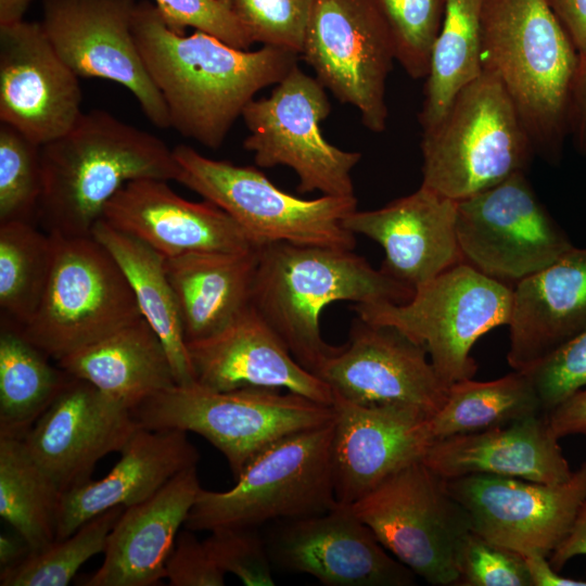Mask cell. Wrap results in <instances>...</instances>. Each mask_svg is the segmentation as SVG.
Returning <instances> with one entry per match:
<instances>
[{"mask_svg":"<svg viewBox=\"0 0 586 586\" xmlns=\"http://www.w3.org/2000/svg\"><path fill=\"white\" fill-rule=\"evenodd\" d=\"M132 34L170 127L208 149L221 146L256 93L282 80L300 58L271 46L238 49L199 30L176 34L148 0L137 2Z\"/></svg>","mask_w":586,"mask_h":586,"instance_id":"6da1fadb","label":"cell"},{"mask_svg":"<svg viewBox=\"0 0 586 586\" xmlns=\"http://www.w3.org/2000/svg\"><path fill=\"white\" fill-rule=\"evenodd\" d=\"M37 217L50 233L91 235L106 203L127 182L177 181L174 151L158 137L104 110L82 113L63 136L40 146Z\"/></svg>","mask_w":586,"mask_h":586,"instance_id":"7a4b0ae2","label":"cell"},{"mask_svg":"<svg viewBox=\"0 0 586 586\" xmlns=\"http://www.w3.org/2000/svg\"><path fill=\"white\" fill-rule=\"evenodd\" d=\"M481 63L509 95L535 155L558 164L579 54L547 2L485 0Z\"/></svg>","mask_w":586,"mask_h":586,"instance_id":"3957f363","label":"cell"},{"mask_svg":"<svg viewBox=\"0 0 586 586\" xmlns=\"http://www.w3.org/2000/svg\"><path fill=\"white\" fill-rule=\"evenodd\" d=\"M415 290L374 269L354 250L275 242L259 246L252 306L313 373L335 353L320 316L336 302L406 303Z\"/></svg>","mask_w":586,"mask_h":586,"instance_id":"277c9868","label":"cell"},{"mask_svg":"<svg viewBox=\"0 0 586 586\" xmlns=\"http://www.w3.org/2000/svg\"><path fill=\"white\" fill-rule=\"evenodd\" d=\"M420 146L421 186L454 201L526 173L535 155L506 90L484 71L434 126L422 130Z\"/></svg>","mask_w":586,"mask_h":586,"instance_id":"5b68a950","label":"cell"},{"mask_svg":"<svg viewBox=\"0 0 586 586\" xmlns=\"http://www.w3.org/2000/svg\"><path fill=\"white\" fill-rule=\"evenodd\" d=\"M152 430H181L206 438L226 458L235 480L247 463L277 441L334 420L332 405L279 388L215 391L196 382L175 385L133 410Z\"/></svg>","mask_w":586,"mask_h":586,"instance_id":"8992f818","label":"cell"},{"mask_svg":"<svg viewBox=\"0 0 586 586\" xmlns=\"http://www.w3.org/2000/svg\"><path fill=\"white\" fill-rule=\"evenodd\" d=\"M333 421L288 435L252 459L227 491L201 488L183 527L212 532L324 513L335 498Z\"/></svg>","mask_w":586,"mask_h":586,"instance_id":"52a82bcc","label":"cell"},{"mask_svg":"<svg viewBox=\"0 0 586 586\" xmlns=\"http://www.w3.org/2000/svg\"><path fill=\"white\" fill-rule=\"evenodd\" d=\"M173 151L180 169L177 182L226 212L254 245L288 242L354 250L355 234L343 221L357 209L355 195L302 199L253 166L213 160L187 144Z\"/></svg>","mask_w":586,"mask_h":586,"instance_id":"ba28073f","label":"cell"},{"mask_svg":"<svg viewBox=\"0 0 586 586\" xmlns=\"http://www.w3.org/2000/svg\"><path fill=\"white\" fill-rule=\"evenodd\" d=\"M513 286L461 262L415 290L406 303L355 304L368 322L392 326L422 345L446 386L472 379L474 343L489 330L509 323Z\"/></svg>","mask_w":586,"mask_h":586,"instance_id":"9c48e42d","label":"cell"},{"mask_svg":"<svg viewBox=\"0 0 586 586\" xmlns=\"http://www.w3.org/2000/svg\"><path fill=\"white\" fill-rule=\"evenodd\" d=\"M51 234L53 259L42 300L18 330L59 361L142 316L120 266L99 241Z\"/></svg>","mask_w":586,"mask_h":586,"instance_id":"30bf717a","label":"cell"},{"mask_svg":"<svg viewBox=\"0 0 586 586\" xmlns=\"http://www.w3.org/2000/svg\"><path fill=\"white\" fill-rule=\"evenodd\" d=\"M381 545L415 575L435 586L459 582V557L472 532L446 479L422 460L390 475L351 505Z\"/></svg>","mask_w":586,"mask_h":586,"instance_id":"8fae6325","label":"cell"},{"mask_svg":"<svg viewBox=\"0 0 586 586\" xmlns=\"http://www.w3.org/2000/svg\"><path fill=\"white\" fill-rule=\"evenodd\" d=\"M331 112L326 88L296 64L266 98L252 100L242 118L250 132L243 148L258 167L286 166L297 176V192L352 196V170L361 153L324 139L320 124Z\"/></svg>","mask_w":586,"mask_h":586,"instance_id":"7c38bea8","label":"cell"},{"mask_svg":"<svg viewBox=\"0 0 586 586\" xmlns=\"http://www.w3.org/2000/svg\"><path fill=\"white\" fill-rule=\"evenodd\" d=\"M456 227L462 262L509 285L548 267L574 246L525 173L457 201Z\"/></svg>","mask_w":586,"mask_h":586,"instance_id":"4fadbf2b","label":"cell"},{"mask_svg":"<svg viewBox=\"0 0 586 586\" xmlns=\"http://www.w3.org/2000/svg\"><path fill=\"white\" fill-rule=\"evenodd\" d=\"M317 80L353 105L373 132L386 128V79L395 60L387 25L373 0H316L300 54Z\"/></svg>","mask_w":586,"mask_h":586,"instance_id":"5bb4252c","label":"cell"},{"mask_svg":"<svg viewBox=\"0 0 586 586\" xmlns=\"http://www.w3.org/2000/svg\"><path fill=\"white\" fill-rule=\"evenodd\" d=\"M446 485L474 533L522 556L549 558L586 498V461L558 484L471 474L448 479Z\"/></svg>","mask_w":586,"mask_h":586,"instance_id":"9a60e30c","label":"cell"},{"mask_svg":"<svg viewBox=\"0 0 586 586\" xmlns=\"http://www.w3.org/2000/svg\"><path fill=\"white\" fill-rule=\"evenodd\" d=\"M136 0H43L41 25L68 67L84 78L127 88L146 118L170 128L165 101L151 79L132 34Z\"/></svg>","mask_w":586,"mask_h":586,"instance_id":"2e32d148","label":"cell"},{"mask_svg":"<svg viewBox=\"0 0 586 586\" xmlns=\"http://www.w3.org/2000/svg\"><path fill=\"white\" fill-rule=\"evenodd\" d=\"M426 349L398 329L357 316L348 341L316 371L334 395L366 405H403L432 417L448 386L437 375Z\"/></svg>","mask_w":586,"mask_h":586,"instance_id":"e0dca14e","label":"cell"},{"mask_svg":"<svg viewBox=\"0 0 586 586\" xmlns=\"http://www.w3.org/2000/svg\"><path fill=\"white\" fill-rule=\"evenodd\" d=\"M266 539L271 562L328 586H410L415 574L378 540L351 505L281 520Z\"/></svg>","mask_w":586,"mask_h":586,"instance_id":"ac0fdd59","label":"cell"},{"mask_svg":"<svg viewBox=\"0 0 586 586\" xmlns=\"http://www.w3.org/2000/svg\"><path fill=\"white\" fill-rule=\"evenodd\" d=\"M78 76L41 23L0 26V120L38 145L66 133L81 114Z\"/></svg>","mask_w":586,"mask_h":586,"instance_id":"d6986e66","label":"cell"},{"mask_svg":"<svg viewBox=\"0 0 586 586\" xmlns=\"http://www.w3.org/2000/svg\"><path fill=\"white\" fill-rule=\"evenodd\" d=\"M139 426L126 405L71 377L23 442L65 492L90 480L97 462L119 453Z\"/></svg>","mask_w":586,"mask_h":586,"instance_id":"ffe728a7","label":"cell"},{"mask_svg":"<svg viewBox=\"0 0 586 586\" xmlns=\"http://www.w3.org/2000/svg\"><path fill=\"white\" fill-rule=\"evenodd\" d=\"M331 464L337 502L352 505L422 460L434 442L430 416L403 405H366L333 394Z\"/></svg>","mask_w":586,"mask_h":586,"instance_id":"44dd1931","label":"cell"},{"mask_svg":"<svg viewBox=\"0 0 586 586\" xmlns=\"http://www.w3.org/2000/svg\"><path fill=\"white\" fill-rule=\"evenodd\" d=\"M101 219L165 258L258 247L221 208L207 200H186L162 179L143 178L125 183L106 203Z\"/></svg>","mask_w":586,"mask_h":586,"instance_id":"7402d4cb","label":"cell"},{"mask_svg":"<svg viewBox=\"0 0 586 586\" xmlns=\"http://www.w3.org/2000/svg\"><path fill=\"white\" fill-rule=\"evenodd\" d=\"M457 201L424 186L381 208L354 211L343 221L352 233L381 245V269L416 290L462 262Z\"/></svg>","mask_w":586,"mask_h":586,"instance_id":"603a6c76","label":"cell"},{"mask_svg":"<svg viewBox=\"0 0 586 586\" xmlns=\"http://www.w3.org/2000/svg\"><path fill=\"white\" fill-rule=\"evenodd\" d=\"M195 382L215 391L285 390L332 405L333 392L292 356L251 305L217 333L187 343Z\"/></svg>","mask_w":586,"mask_h":586,"instance_id":"cb8c5ba5","label":"cell"},{"mask_svg":"<svg viewBox=\"0 0 586 586\" xmlns=\"http://www.w3.org/2000/svg\"><path fill=\"white\" fill-rule=\"evenodd\" d=\"M508 327L507 360L523 372L586 330V247L514 284Z\"/></svg>","mask_w":586,"mask_h":586,"instance_id":"d4e9b609","label":"cell"},{"mask_svg":"<svg viewBox=\"0 0 586 586\" xmlns=\"http://www.w3.org/2000/svg\"><path fill=\"white\" fill-rule=\"evenodd\" d=\"M196 466L149 499L127 507L112 528L102 565L85 586H154L201 489Z\"/></svg>","mask_w":586,"mask_h":586,"instance_id":"484cf974","label":"cell"},{"mask_svg":"<svg viewBox=\"0 0 586 586\" xmlns=\"http://www.w3.org/2000/svg\"><path fill=\"white\" fill-rule=\"evenodd\" d=\"M119 454V460L104 477L90 479L62 493L55 539L71 536L85 522L113 507L127 508L149 499L200 459L187 432L141 425Z\"/></svg>","mask_w":586,"mask_h":586,"instance_id":"4316f807","label":"cell"},{"mask_svg":"<svg viewBox=\"0 0 586 586\" xmlns=\"http://www.w3.org/2000/svg\"><path fill=\"white\" fill-rule=\"evenodd\" d=\"M545 413L493 429L434 441L422 461L448 480L489 474L546 484L568 481L573 470Z\"/></svg>","mask_w":586,"mask_h":586,"instance_id":"83f0119b","label":"cell"},{"mask_svg":"<svg viewBox=\"0 0 586 586\" xmlns=\"http://www.w3.org/2000/svg\"><path fill=\"white\" fill-rule=\"evenodd\" d=\"M259 247L165 258L187 343L208 337L252 305Z\"/></svg>","mask_w":586,"mask_h":586,"instance_id":"f1b7e54d","label":"cell"},{"mask_svg":"<svg viewBox=\"0 0 586 586\" xmlns=\"http://www.w3.org/2000/svg\"><path fill=\"white\" fill-rule=\"evenodd\" d=\"M56 362L132 411L177 384L166 349L143 317Z\"/></svg>","mask_w":586,"mask_h":586,"instance_id":"f546056e","label":"cell"},{"mask_svg":"<svg viewBox=\"0 0 586 586\" xmlns=\"http://www.w3.org/2000/svg\"><path fill=\"white\" fill-rule=\"evenodd\" d=\"M91 235L120 266L141 316L155 331L166 349L177 385L194 383L195 377L182 322L165 269V257L103 219L94 225Z\"/></svg>","mask_w":586,"mask_h":586,"instance_id":"4dcf8cb0","label":"cell"},{"mask_svg":"<svg viewBox=\"0 0 586 586\" xmlns=\"http://www.w3.org/2000/svg\"><path fill=\"white\" fill-rule=\"evenodd\" d=\"M484 3L485 0H446L418 115L422 130L434 126L460 90L483 73L481 49Z\"/></svg>","mask_w":586,"mask_h":586,"instance_id":"1f68e13d","label":"cell"},{"mask_svg":"<svg viewBox=\"0 0 586 586\" xmlns=\"http://www.w3.org/2000/svg\"><path fill=\"white\" fill-rule=\"evenodd\" d=\"M8 323L0 333V436L23 440L69 380Z\"/></svg>","mask_w":586,"mask_h":586,"instance_id":"d6a6232c","label":"cell"},{"mask_svg":"<svg viewBox=\"0 0 586 586\" xmlns=\"http://www.w3.org/2000/svg\"><path fill=\"white\" fill-rule=\"evenodd\" d=\"M62 493L23 440L0 436V515L27 543L30 552L55 540Z\"/></svg>","mask_w":586,"mask_h":586,"instance_id":"836d02e7","label":"cell"},{"mask_svg":"<svg viewBox=\"0 0 586 586\" xmlns=\"http://www.w3.org/2000/svg\"><path fill=\"white\" fill-rule=\"evenodd\" d=\"M544 413L527 372L515 371L486 382L451 384L442 407L430 417L434 438L473 433Z\"/></svg>","mask_w":586,"mask_h":586,"instance_id":"e575fe53","label":"cell"},{"mask_svg":"<svg viewBox=\"0 0 586 586\" xmlns=\"http://www.w3.org/2000/svg\"><path fill=\"white\" fill-rule=\"evenodd\" d=\"M53 259L50 232L30 221L0 222V307L5 323L23 328L42 300Z\"/></svg>","mask_w":586,"mask_h":586,"instance_id":"d590c367","label":"cell"},{"mask_svg":"<svg viewBox=\"0 0 586 586\" xmlns=\"http://www.w3.org/2000/svg\"><path fill=\"white\" fill-rule=\"evenodd\" d=\"M113 507L85 522L71 536L29 552L18 563L1 569V586H66L80 566L105 550L107 537L124 511Z\"/></svg>","mask_w":586,"mask_h":586,"instance_id":"8d00e7d4","label":"cell"},{"mask_svg":"<svg viewBox=\"0 0 586 586\" xmlns=\"http://www.w3.org/2000/svg\"><path fill=\"white\" fill-rule=\"evenodd\" d=\"M373 1L391 34L395 60L411 78H425L446 0Z\"/></svg>","mask_w":586,"mask_h":586,"instance_id":"74e56055","label":"cell"},{"mask_svg":"<svg viewBox=\"0 0 586 586\" xmlns=\"http://www.w3.org/2000/svg\"><path fill=\"white\" fill-rule=\"evenodd\" d=\"M42 192L40 145L16 128L0 125V222L30 221Z\"/></svg>","mask_w":586,"mask_h":586,"instance_id":"f35d334b","label":"cell"},{"mask_svg":"<svg viewBox=\"0 0 586 586\" xmlns=\"http://www.w3.org/2000/svg\"><path fill=\"white\" fill-rule=\"evenodd\" d=\"M254 43L301 54L316 0H233Z\"/></svg>","mask_w":586,"mask_h":586,"instance_id":"ab89813d","label":"cell"},{"mask_svg":"<svg viewBox=\"0 0 586 586\" xmlns=\"http://www.w3.org/2000/svg\"><path fill=\"white\" fill-rule=\"evenodd\" d=\"M165 25L184 35L188 27L209 34L242 50L254 44L233 0H154Z\"/></svg>","mask_w":586,"mask_h":586,"instance_id":"60d3db41","label":"cell"},{"mask_svg":"<svg viewBox=\"0 0 586 586\" xmlns=\"http://www.w3.org/2000/svg\"><path fill=\"white\" fill-rule=\"evenodd\" d=\"M209 533L203 542L221 571L235 575L246 586L275 585L266 539L255 527H226Z\"/></svg>","mask_w":586,"mask_h":586,"instance_id":"b9f144b4","label":"cell"},{"mask_svg":"<svg viewBox=\"0 0 586 586\" xmlns=\"http://www.w3.org/2000/svg\"><path fill=\"white\" fill-rule=\"evenodd\" d=\"M458 568V585L532 586L522 555L492 543L473 531L462 545Z\"/></svg>","mask_w":586,"mask_h":586,"instance_id":"7bdbcfd3","label":"cell"},{"mask_svg":"<svg viewBox=\"0 0 586 586\" xmlns=\"http://www.w3.org/2000/svg\"><path fill=\"white\" fill-rule=\"evenodd\" d=\"M544 413L586 386V330L527 371Z\"/></svg>","mask_w":586,"mask_h":586,"instance_id":"ee69618b","label":"cell"},{"mask_svg":"<svg viewBox=\"0 0 586 586\" xmlns=\"http://www.w3.org/2000/svg\"><path fill=\"white\" fill-rule=\"evenodd\" d=\"M226 573L214 561L206 545L193 531L183 528L165 564L170 586H224Z\"/></svg>","mask_w":586,"mask_h":586,"instance_id":"f6af8a7d","label":"cell"},{"mask_svg":"<svg viewBox=\"0 0 586 586\" xmlns=\"http://www.w3.org/2000/svg\"><path fill=\"white\" fill-rule=\"evenodd\" d=\"M546 417L558 438L586 434V386L569 396Z\"/></svg>","mask_w":586,"mask_h":586,"instance_id":"bcb514c9","label":"cell"},{"mask_svg":"<svg viewBox=\"0 0 586 586\" xmlns=\"http://www.w3.org/2000/svg\"><path fill=\"white\" fill-rule=\"evenodd\" d=\"M579 56L586 55V0H545Z\"/></svg>","mask_w":586,"mask_h":586,"instance_id":"7dc6e473","label":"cell"},{"mask_svg":"<svg viewBox=\"0 0 586 586\" xmlns=\"http://www.w3.org/2000/svg\"><path fill=\"white\" fill-rule=\"evenodd\" d=\"M575 148L586 154V55L579 56L570 109V132Z\"/></svg>","mask_w":586,"mask_h":586,"instance_id":"c3c4849f","label":"cell"},{"mask_svg":"<svg viewBox=\"0 0 586 586\" xmlns=\"http://www.w3.org/2000/svg\"><path fill=\"white\" fill-rule=\"evenodd\" d=\"M577 556H586V498L578 509L569 534L549 556V562L556 571H560Z\"/></svg>","mask_w":586,"mask_h":586,"instance_id":"681fc988","label":"cell"},{"mask_svg":"<svg viewBox=\"0 0 586 586\" xmlns=\"http://www.w3.org/2000/svg\"><path fill=\"white\" fill-rule=\"evenodd\" d=\"M532 581V586H586V579L565 577L556 571L548 557L523 556Z\"/></svg>","mask_w":586,"mask_h":586,"instance_id":"f907efd6","label":"cell"},{"mask_svg":"<svg viewBox=\"0 0 586 586\" xmlns=\"http://www.w3.org/2000/svg\"><path fill=\"white\" fill-rule=\"evenodd\" d=\"M30 552L27 543L16 533V536L10 534L0 535V566L5 569L12 566Z\"/></svg>","mask_w":586,"mask_h":586,"instance_id":"816d5d0a","label":"cell"},{"mask_svg":"<svg viewBox=\"0 0 586 586\" xmlns=\"http://www.w3.org/2000/svg\"><path fill=\"white\" fill-rule=\"evenodd\" d=\"M31 0H0V26L20 23Z\"/></svg>","mask_w":586,"mask_h":586,"instance_id":"f5cc1de1","label":"cell"}]
</instances>
